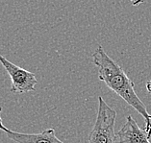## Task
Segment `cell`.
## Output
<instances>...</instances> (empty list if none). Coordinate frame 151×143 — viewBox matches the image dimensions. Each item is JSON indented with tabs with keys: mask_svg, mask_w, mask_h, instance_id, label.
Masks as SVG:
<instances>
[{
	"mask_svg": "<svg viewBox=\"0 0 151 143\" xmlns=\"http://www.w3.org/2000/svg\"><path fill=\"white\" fill-rule=\"evenodd\" d=\"M129 1H131L133 6H139V4H142L143 2V0H129Z\"/></svg>",
	"mask_w": 151,
	"mask_h": 143,
	"instance_id": "6",
	"label": "cell"
},
{
	"mask_svg": "<svg viewBox=\"0 0 151 143\" xmlns=\"http://www.w3.org/2000/svg\"><path fill=\"white\" fill-rule=\"evenodd\" d=\"M91 61L97 67L98 78L138 112L145 121V131L151 137V114L135 90V84L113 59L99 45L91 56Z\"/></svg>",
	"mask_w": 151,
	"mask_h": 143,
	"instance_id": "1",
	"label": "cell"
},
{
	"mask_svg": "<svg viewBox=\"0 0 151 143\" xmlns=\"http://www.w3.org/2000/svg\"><path fill=\"white\" fill-rule=\"evenodd\" d=\"M116 143H150L145 130H142L131 115L126 117V122L116 134Z\"/></svg>",
	"mask_w": 151,
	"mask_h": 143,
	"instance_id": "5",
	"label": "cell"
},
{
	"mask_svg": "<svg viewBox=\"0 0 151 143\" xmlns=\"http://www.w3.org/2000/svg\"><path fill=\"white\" fill-rule=\"evenodd\" d=\"M116 112L101 96L98 97V111L95 123L89 135V143H116L115 124Z\"/></svg>",
	"mask_w": 151,
	"mask_h": 143,
	"instance_id": "2",
	"label": "cell"
},
{
	"mask_svg": "<svg viewBox=\"0 0 151 143\" xmlns=\"http://www.w3.org/2000/svg\"><path fill=\"white\" fill-rule=\"evenodd\" d=\"M146 89L149 92V94L151 95V80L146 83Z\"/></svg>",
	"mask_w": 151,
	"mask_h": 143,
	"instance_id": "7",
	"label": "cell"
},
{
	"mask_svg": "<svg viewBox=\"0 0 151 143\" xmlns=\"http://www.w3.org/2000/svg\"><path fill=\"white\" fill-rule=\"evenodd\" d=\"M1 112L2 108L0 107V131L5 133L7 137L16 143H65L56 137L54 129H46L38 134L17 133L13 130H9L3 124Z\"/></svg>",
	"mask_w": 151,
	"mask_h": 143,
	"instance_id": "4",
	"label": "cell"
},
{
	"mask_svg": "<svg viewBox=\"0 0 151 143\" xmlns=\"http://www.w3.org/2000/svg\"><path fill=\"white\" fill-rule=\"evenodd\" d=\"M0 64L6 69L11 78L12 87L11 91L14 94H21L29 91H34L38 81L34 73L11 63L0 54Z\"/></svg>",
	"mask_w": 151,
	"mask_h": 143,
	"instance_id": "3",
	"label": "cell"
}]
</instances>
